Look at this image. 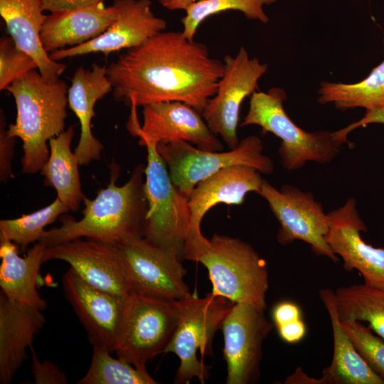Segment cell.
Returning a JSON list of instances; mask_svg holds the SVG:
<instances>
[{"label":"cell","mask_w":384,"mask_h":384,"mask_svg":"<svg viewBox=\"0 0 384 384\" xmlns=\"http://www.w3.org/2000/svg\"><path fill=\"white\" fill-rule=\"evenodd\" d=\"M223 62L182 31H161L106 67L116 101L137 106L184 102L201 114L215 94Z\"/></svg>","instance_id":"obj_1"},{"label":"cell","mask_w":384,"mask_h":384,"mask_svg":"<svg viewBox=\"0 0 384 384\" xmlns=\"http://www.w3.org/2000/svg\"><path fill=\"white\" fill-rule=\"evenodd\" d=\"M110 181L92 199L84 198L82 217H61V225L45 230L39 241L47 246L78 238L113 242L143 237L148 203L144 189L146 166L137 164L129 179L116 184L119 175L117 164H112Z\"/></svg>","instance_id":"obj_2"},{"label":"cell","mask_w":384,"mask_h":384,"mask_svg":"<svg viewBox=\"0 0 384 384\" xmlns=\"http://www.w3.org/2000/svg\"><path fill=\"white\" fill-rule=\"evenodd\" d=\"M6 90L13 96L16 118L7 132L23 142L22 172L40 171L48 160L47 142L64 131L67 117L68 86L60 78L45 79L33 70L12 82Z\"/></svg>","instance_id":"obj_3"},{"label":"cell","mask_w":384,"mask_h":384,"mask_svg":"<svg viewBox=\"0 0 384 384\" xmlns=\"http://www.w3.org/2000/svg\"><path fill=\"white\" fill-rule=\"evenodd\" d=\"M286 100L285 91L279 87L253 92L240 126L257 125L263 134L270 132L279 138L278 153L283 167L289 171L297 170L309 161L328 164L334 160L343 144L334 132H309L298 127L284 110Z\"/></svg>","instance_id":"obj_4"},{"label":"cell","mask_w":384,"mask_h":384,"mask_svg":"<svg viewBox=\"0 0 384 384\" xmlns=\"http://www.w3.org/2000/svg\"><path fill=\"white\" fill-rule=\"evenodd\" d=\"M209 240L198 262L208 272L211 292L233 303H247L265 311L269 287L266 261L239 238L214 234Z\"/></svg>","instance_id":"obj_5"},{"label":"cell","mask_w":384,"mask_h":384,"mask_svg":"<svg viewBox=\"0 0 384 384\" xmlns=\"http://www.w3.org/2000/svg\"><path fill=\"white\" fill-rule=\"evenodd\" d=\"M146 149L144 189L148 203L143 237L180 259L191 224L188 199L171 180L157 144L145 142Z\"/></svg>","instance_id":"obj_6"},{"label":"cell","mask_w":384,"mask_h":384,"mask_svg":"<svg viewBox=\"0 0 384 384\" xmlns=\"http://www.w3.org/2000/svg\"><path fill=\"white\" fill-rule=\"evenodd\" d=\"M180 302L178 321L164 353H174L179 359L175 383L188 384L195 378L204 383L208 367L198 353L201 357L212 354L215 334L233 303L212 292L202 298L192 294Z\"/></svg>","instance_id":"obj_7"},{"label":"cell","mask_w":384,"mask_h":384,"mask_svg":"<svg viewBox=\"0 0 384 384\" xmlns=\"http://www.w3.org/2000/svg\"><path fill=\"white\" fill-rule=\"evenodd\" d=\"M156 149L171 181L188 199L197 183L225 168L244 165L264 174L274 170L273 161L262 153V140L255 135L244 138L226 152L203 150L186 142H159Z\"/></svg>","instance_id":"obj_8"},{"label":"cell","mask_w":384,"mask_h":384,"mask_svg":"<svg viewBox=\"0 0 384 384\" xmlns=\"http://www.w3.org/2000/svg\"><path fill=\"white\" fill-rule=\"evenodd\" d=\"M181 302L133 292L122 335L115 349L118 358L140 370L164 353L177 326Z\"/></svg>","instance_id":"obj_9"},{"label":"cell","mask_w":384,"mask_h":384,"mask_svg":"<svg viewBox=\"0 0 384 384\" xmlns=\"http://www.w3.org/2000/svg\"><path fill=\"white\" fill-rule=\"evenodd\" d=\"M110 243L119 259L133 292L175 301L192 295L184 282L186 270L177 255L144 237Z\"/></svg>","instance_id":"obj_10"},{"label":"cell","mask_w":384,"mask_h":384,"mask_svg":"<svg viewBox=\"0 0 384 384\" xmlns=\"http://www.w3.org/2000/svg\"><path fill=\"white\" fill-rule=\"evenodd\" d=\"M257 193L267 202L279 223L277 235L279 243L286 245L302 240L308 243L316 255L335 262L338 261L326 240L328 214L311 193L291 185H284L278 190L264 179Z\"/></svg>","instance_id":"obj_11"},{"label":"cell","mask_w":384,"mask_h":384,"mask_svg":"<svg viewBox=\"0 0 384 384\" xmlns=\"http://www.w3.org/2000/svg\"><path fill=\"white\" fill-rule=\"evenodd\" d=\"M223 62V73L217 91L201 115L213 133L233 149L240 142L237 131L241 104L257 91L258 81L267 73L268 65L250 58L244 47L235 56L225 55Z\"/></svg>","instance_id":"obj_12"},{"label":"cell","mask_w":384,"mask_h":384,"mask_svg":"<svg viewBox=\"0 0 384 384\" xmlns=\"http://www.w3.org/2000/svg\"><path fill=\"white\" fill-rule=\"evenodd\" d=\"M137 105H130L127 124L139 143L186 142L206 151H220L223 144L210 129L201 114L178 101L154 102L143 106V123L139 124Z\"/></svg>","instance_id":"obj_13"},{"label":"cell","mask_w":384,"mask_h":384,"mask_svg":"<svg viewBox=\"0 0 384 384\" xmlns=\"http://www.w3.org/2000/svg\"><path fill=\"white\" fill-rule=\"evenodd\" d=\"M64 296L85 328L92 346L114 352L123 333L129 297L93 287L70 267L63 275Z\"/></svg>","instance_id":"obj_14"},{"label":"cell","mask_w":384,"mask_h":384,"mask_svg":"<svg viewBox=\"0 0 384 384\" xmlns=\"http://www.w3.org/2000/svg\"><path fill=\"white\" fill-rule=\"evenodd\" d=\"M273 325L265 311L243 302L233 303L223 318V356L227 384H250L258 380L262 343Z\"/></svg>","instance_id":"obj_15"},{"label":"cell","mask_w":384,"mask_h":384,"mask_svg":"<svg viewBox=\"0 0 384 384\" xmlns=\"http://www.w3.org/2000/svg\"><path fill=\"white\" fill-rule=\"evenodd\" d=\"M263 180L255 168L236 165L221 169L197 183L188 198L191 224L183 258L198 262L208 249L210 240L201 230L207 211L219 203L242 204L247 193L258 192Z\"/></svg>","instance_id":"obj_16"},{"label":"cell","mask_w":384,"mask_h":384,"mask_svg":"<svg viewBox=\"0 0 384 384\" xmlns=\"http://www.w3.org/2000/svg\"><path fill=\"white\" fill-rule=\"evenodd\" d=\"M329 230L326 240L336 256L341 257L348 272L358 270L364 284L384 290V247L366 243L361 232H366L365 223L356 208L354 198L329 212Z\"/></svg>","instance_id":"obj_17"},{"label":"cell","mask_w":384,"mask_h":384,"mask_svg":"<svg viewBox=\"0 0 384 384\" xmlns=\"http://www.w3.org/2000/svg\"><path fill=\"white\" fill-rule=\"evenodd\" d=\"M117 17L101 35L78 46L49 54L55 61L87 55L110 53L137 47L166 28L164 19L152 11L151 0H114Z\"/></svg>","instance_id":"obj_18"},{"label":"cell","mask_w":384,"mask_h":384,"mask_svg":"<svg viewBox=\"0 0 384 384\" xmlns=\"http://www.w3.org/2000/svg\"><path fill=\"white\" fill-rule=\"evenodd\" d=\"M50 260L67 262L83 280L97 288L122 297L133 293L110 242L78 238L47 246L43 263Z\"/></svg>","instance_id":"obj_19"},{"label":"cell","mask_w":384,"mask_h":384,"mask_svg":"<svg viewBox=\"0 0 384 384\" xmlns=\"http://www.w3.org/2000/svg\"><path fill=\"white\" fill-rule=\"evenodd\" d=\"M334 292L321 289L319 296L330 317L334 339V352L330 366L319 378L306 375L301 368L287 377L286 384H384V380L368 365L344 331L336 314Z\"/></svg>","instance_id":"obj_20"},{"label":"cell","mask_w":384,"mask_h":384,"mask_svg":"<svg viewBox=\"0 0 384 384\" xmlns=\"http://www.w3.org/2000/svg\"><path fill=\"white\" fill-rule=\"evenodd\" d=\"M46 324L42 311L11 299L0 291V383H10L27 349Z\"/></svg>","instance_id":"obj_21"},{"label":"cell","mask_w":384,"mask_h":384,"mask_svg":"<svg viewBox=\"0 0 384 384\" xmlns=\"http://www.w3.org/2000/svg\"><path fill=\"white\" fill-rule=\"evenodd\" d=\"M112 90L105 66L92 64L90 69L80 66L71 79L68 88V106L78 118L80 136L75 153L80 165L99 160L103 146L91 130L96 102Z\"/></svg>","instance_id":"obj_22"},{"label":"cell","mask_w":384,"mask_h":384,"mask_svg":"<svg viewBox=\"0 0 384 384\" xmlns=\"http://www.w3.org/2000/svg\"><path fill=\"white\" fill-rule=\"evenodd\" d=\"M41 0H0V15L15 43L36 62L38 70L48 80L60 78L66 65L52 60L41 41L46 18Z\"/></svg>","instance_id":"obj_23"},{"label":"cell","mask_w":384,"mask_h":384,"mask_svg":"<svg viewBox=\"0 0 384 384\" xmlns=\"http://www.w3.org/2000/svg\"><path fill=\"white\" fill-rule=\"evenodd\" d=\"M116 17L113 4L50 13L41 31L42 46L48 54L80 46L104 33Z\"/></svg>","instance_id":"obj_24"},{"label":"cell","mask_w":384,"mask_h":384,"mask_svg":"<svg viewBox=\"0 0 384 384\" xmlns=\"http://www.w3.org/2000/svg\"><path fill=\"white\" fill-rule=\"evenodd\" d=\"M46 247L45 243L38 241L24 257H20L16 244L0 241V291L12 300L41 311L48 306L37 289Z\"/></svg>","instance_id":"obj_25"},{"label":"cell","mask_w":384,"mask_h":384,"mask_svg":"<svg viewBox=\"0 0 384 384\" xmlns=\"http://www.w3.org/2000/svg\"><path fill=\"white\" fill-rule=\"evenodd\" d=\"M74 135L71 126L49 140V156L40 171L45 178V185L53 188L57 198L72 211L79 209L85 198L78 171L79 160L71 151Z\"/></svg>","instance_id":"obj_26"},{"label":"cell","mask_w":384,"mask_h":384,"mask_svg":"<svg viewBox=\"0 0 384 384\" xmlns=\"http://www.w3.org/2000/svg\"><path fill=\"white\" fill-rule=\"evenodd\" d=\"M318 94V102L333 104L341 110L361 107L369 111L383 107L384 60L358 82H321Z\"/></svg>","instance_id":"obj_27"},{"label":"cell","mask_w":384,"mask_h":384,"mask_svg":"<svg viewBox=\"0 0 384 384\" xmlns=\"http://www.w3.org/2000/svg\"><path fill=\"white\" fill-rule=\"evenodd\" d=\"M334 302L339 320H356L384 340V290L353 284L334 291Z\"/></svg>","instance_id":"obj_28"},{"label":"cell","mask_w":384,"mask_h":384,"mask_svg":"<svg viewBox=\"0 0 384 384\" xmlns=\"http://www.w3.org/2000/svg\"><path fill=\"white\" fill-rule=\"evenodd\" d=\"M101 346H92L90 367L78 384H156L147 370H140Z\"/></svg>","instance_id":"obj_29"},{"label":"cell","mask_w":384,"mask_h":384,"mask_svg":"<svg viewBox=\"0 0 384 384\" xmlns=\"http://www.w3.org/2000/svg\"><path fill=\"white\" fill-rule=\"evenodd\" d=\"M69 210L56 198L50 204L31 213L23 214L14 219L1 220L0 241H11L24 249L30 243L39 241L45 228Z\"/></svg>","instance_id":"obj_30"},{"label":"cell","mask_w":384,"mask_h":384,"mask_svg":"<svg viewBox=\"0 0 384 384\" xmlns=\"http://www.w3.org/2000/svg\"><path fill=\"white\" fill-rule=\"evenodd\" d=\"M277 0H202L186 10L181 18L182 33L189 40H193L198 27L208 17L229 10L239 11L246 18L262 23L269 21L264 6L275 3Z\"/></svg>","instance_id":"obj_31"},{"label":"cell","mask_w":384,"mask_h":384,"mask_svg":"<svg viewBox=\"0 0 384 384\" xmlns=\"http://www.w3.org/2000/svg\"><path fill=\"white\" fill-rule=\"evenodd\" d=\"M339 321L359 354L384 380V340L361 321L351 319Z\"/></svg>","instance_id":"obj_32"},{"label":"cell","mask_w":384,"mask_h":384,"mask_svg":"<svg viewBox=\"0 0 384 384\" xmlns=\"http://www.w3.org/2000/svg\"><path fill=\"white\" fill-rule=\"evenodd\" d=\"M38 70L35 60L21 49L11 36L0 39V90L6 88L26 73Z\"/></svg>","instance_id":"obj_33"},{"label":"cell","mask_w":384,"mask_h":384,"mask_svg":"<svg viewBox=\"0 0 384 384\" xmlns=\"http://www.w3.org/2000/svg\"><path fill=\"white\" fill-rule=\"evenodd\" d=\"M31 372L34 384H67L65 373L48 359L40 361L32 350Z\"/></svg>","instance_id":"obj_34"},{"label":"cell","mask_w":384,"mask_h":384,"mask_svg":"<svg viewBox=\"0 0 384 384\" xmlns=\"http://www.w3.org/2000/svg\"><path fill=\"white\" fill-rule=\"evenodd\" d=\"M5 117L1 112L0 128V180L6 182L14 177L11 169V160L14 152L16 138L8 134L5 129Z\"/></svg>","instance_id":"obj_35"},{"label":"cell","mask_w":384,"mask_h":384,"mask_svg":"<svg viewBox=\"0 0 384 384\" xmlns=\"http://www.w3.org/2000/svg\"><path fill=\"white\" fill-rule=\"evenodd\" d=\"M44 11L50 13L102 5L107 0H41Z\"/></svg>","instance_id":"obj_36"},{"label":"cell","mask_w":384,"mask_h":384,"mask_svg":"<svg viewBox=\"0 0 384 384\" xmlns=\"http://www.w3.org/2000/svg\"><path fill=\"white\" fill-rule=\"evenodd\" d=\"M272 319L276 326L302 319L299 306L289 301L277 303L272 309Z\"/></svg>","instance_id":"obj_37"},{"label":"cell","mask_w":384,"mask_h":384,"mask_svg":"<svg viewBox=\"0 0 384 384\" xmlns=\"http://www.w3.org/2000/svg\"><path fill=\"white\" fill-rule=\"evenodd\" d=\"M280 338L289 343L300 341L305 336L306 329L302 319L277 326Z\"/></svg>","instance_id":"obj_38"},{"label":"cell","mask_w":384,"mask_h":384,"mask_svg":"<svg viewBox=\"0 0 384 384\" xmlns=\"http://www.w3.org/2000/svg\"><path fill=\"white\" fill-rule=\"evenodd\" d=\"M370 124H384V106L377 110L366 111L363 117L345 127L344 129L347 134H349L358 127H366Z\"/></svg>","instance_id":"obj_39"},{"label":"cell","mask_w":384,"mask_h":384,"mask_svg":"<svg viewBox=\"0 0 384 384\" xmlns=\"http://www.w3.org/2000/svg\"><path fill=\"white\" fill-rule=\"evenodd\" d=\"M161 6L166 9L175 10H187L193 4L202 0H159Z\"/></svg>","instance_id":"obj_40"}]
</instances>
